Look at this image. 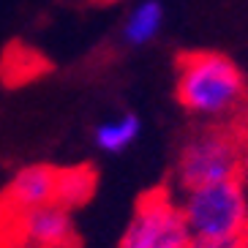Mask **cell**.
Segmentation results:
<instances>
[{"mask_svg":"<svg viewBox=\"0 0 248 248\" xmlns=\"http://www.w3.org/2000/svg\"><path fill=\"white\" fill-rule=\"evenodd\" d=\"M58 180L60 169L49 164H30L19 169L0 197V213H25L58 202Z\"/></svg>","mask_w":248,"mask_h":248,"instance_id":"obj_6","label":"cell"},{"mask_svg":"<svg viewBox=\"0 0 248 248\" xmlns=\"http://www.w3.org/2000/svg\"><path fill=\"white\" fill-rule=\"evenodd\" d=\"M188 248H248L246 237H224V240H204V237H191Z\"/></svg>","mask_w":248,"mask_h":248,"instance_id":"obj_11","label":"cell"},{"mask_svg":"<svg viewBox=\"0 0 248 248\" xmlns=\"http://www.w3.org/2000/svg\"><path fill=\"white\" fill-rule=\"evenodd\" d=\"M139 134H142V120H139V115L123 112V115L112 117V120H104L93 131V142L98 150L117 155V153H123V150H128L139 139Z\"/></svg>","mask_w":248,"mask_h":248,"instance_id":"obj_7","label":"cell"},{"mask_svg":"<svg viewBox=\"0 0 248 248\" xmlns=\"http://www.w3.org/2000/svg\"><path fill=\"white\" fill-rule=\"evenodd\" d=\"M3 216L19 248H77V226L71 210L58 202Z\"/></svg>","mask_w":248,"mask_h":248,"instance_id":"obj_5","label":"cell"},{"mask_svg":"<svg viewBox=\"0 0 248 248\" xmlns=\"http://www.w3.org/2000/svg\"><path fill=\"white\" fill-rule=\"evenodd\" d=\"M246 240H248V232H246Z\"/></svg>","mask_w":248,"mask_h":248,"instance_id":"obj_14","label":"cell"},{"mask_svg":"<svg viewBox=\"0 0 248 248\" xmlns=\"http://www.w3.org/2000/svg\"><path fill=\"white\" fill-rule=\"evenodd\" d=\"M237 123H240V177L248 186V112Z\"/></svg>","mask_w":248,"mask_h":248,"instance_id":"obj_12","label":"cell"},{"mask_svg":"<svg viewBox=\"0 0 248 248\" xmlns=\"http://www.w3.org/2000/svg\"><path fill=\"white\" fill-rule=\"evenodd\" d=\"M180 210L191 237L224 240L248 232V186L243 177L183 191Z\"/></svg>","mask_w":248,"mask_h":248,"instance_id":"obj_3","label":"cell"},{"mask_svg":"<svg viewBox=\"0 0 248 248\" xmlns=\"http://www.w3.org/2000/svg\"><path fill=\"white\" fill-rule=\"evenodd\" d=\"M90 3H95V6H109V3H120V0H90Z\"/></svg>","mask_w":248,"mask_h":248,"instance_id":"obj_13","label":"cell"},{"mask_svg":"<svg viewBox=\"0 0 248 248\" xmlns=\"http://www.w3.org/2000/svg\"><path fill=\"white\" fill-rule=\"evenodd\" d=\"M175 95L183 109L204 123H234L248 112L246 77L221 52H183Z\"/></svg>","mask_w":248,"mask_h":248,"instance_id":"obj_1","label":"cell"},{"mask_svg":"<svg viewBox=\"0 0 248 248\" xmlns=\"http://www.w3.org/2000/svg\"><path fill=\"white\" fill-rule=\"evenodd\" d=\"M44 71H49V63H46L36 49L22 44H11L3 58H0V79L8 82V85H22L41 77Z\"/></svg>","mask_w":248,"mask_h":248,"instance_id":"obj_8","label":"cell"},{"mask_svg":"<svg viewBox=\"0 0 248 248\" xmlns=\"http://www.w3.org/2000/svg\"><path fill=\"white\" fill-rule=\"evenodd\" d=\"M95 188V172L93 167H68L60 169L58 180V204L63 207H77V204L88 202Z\"/></svg>","mask_w":248,"mask_h":248,"instance_id":"obj_10","label":"cell"},{"mask_svg":"<svg viewBox=\"0 0 248 248\" xmlns=\"http://www.w3.org/2000/svg\"><path fill=\"white\" fill-rule=\"evenodd\" d=\"M188 243L191 232L180 202L167 188H155L139 197L117 248H188Z\"/></svg>","mask_w":248,"mask_h":248,"instance_id":"obj_4","label":"cell"},{"mask_svg":"<svg viewBox=\"0 0 248 248\" xmlns=\"http://www.w3.org/2000/svg\"><path fill=\"white\" fill-rule=\"evenodd\" d=\"M232 177H240V123H202L194 128L175 164L180 194Z\"/></svg>","mask_w":248,"mask_h":248,"instance_id":"obj_2","label":"cell"},{"mask_svg":"<svg viewBox=\"0 0 248 248\" xmlns=\"http://www.w3.org/2000/svg\"><path fill=\"white\" fill-rule=\"evenodd\" d=\"M161 25H164V6L158 0H142L125 16L123 41L128 46H145L147 41H153L158 36Z\"/></svg>","mask_w":248,"mask_h":248,"instance_id":"obj_9","label":"cell"}]
</instances>
